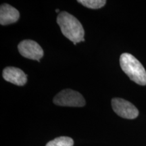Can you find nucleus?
<instances>
[{"label":"nucleus","mask_w":146,"mask_h":146,"mask_svg":"<svg viewBox=\"0 0 146 146\" xmlns=\"http://www.w3.org/2000/svg\"><path fill=\"white\" fill-rule=\"evenodd\" d=\"M57 23L61 31L67 39L74 45L85 41V31L77 18L66 12H60L57 17Z\"/></svg>","instance_id":"nucleus-1"},{"label":"nucleus","mask_w":146,"mask_h":146,"mask_svg":"<svg viewBox=\"0 0 146 146\" xmlns=\"http://www.w3.org/2000/svg\"><path fill=\"white\" fill-rule=\"evenodd\" d=\"M112 106L114 112L123 118L135 119L139 115L137 108L131 102L122 98H113Z\"/></svg>","instance_id":"nucleus-4"},{"label":"nucleus","mask_w":146,"mask_h":146,"mask_svg":"<svg viewBox=\"0 0 146 146\" xmlns=\"http://www.w3.org/2000/svg\"><path fill=\"white\" fill-rule=\"evenodd\" d=\"M20 17L19 12L8 3L1 5L0 8V24L8 25L18 21Z\"/></svg>","instance_id":"nucleus-7"},{"label":"nucleus","mask_w":146,"mask_h":146,"mask_svg":"<svg viewBox=\"0 0 146 146\" xmlns=\"http://www.w3.org/2000/svg\"><path fill=\"white\" fill-rule=\"evenodd\" d=\"M74 141L68 137H60L48 142L46 146H73Z\"/></svg>","instance_id":"nucleus-8"},{"label":"nucleus","mask_w":146,"mask_h":146,"mask_svg":"<svg viewBox=\"0 0 146 146\" xmlns=\"http://www.w3.org/2000/svg\"><path fill=\"white\" fill-rule=\"evenodd\" d=\"M78 3L90 9H99L104 7L106 3L105 0H78Z\"/></svg>","instance_id":"nucleus-9"},{"label":"nucleus","mask_w":146,"mask_h":146,"mask_svg":"<svg viewBox=\"0 0 146 146\" xmlns=\"http://www.w3.org/2000/svg\"><path fill=\"white\" fill-rule=\"evenodd\" d=\"M2 75L5 81L18 86H23L27 81V74L21 69L16 67L5 68Z\"/></svg>","instance_id":"nucleus-6"},{"label":"nucleus","mask_w":146,"mask_h":146,"mask_svg":"<svg viewBox=\"0 0 146 146\" xmlns=\"http://www.w3.org/2000/svg\"><path fill=\"white\" fill-rule=\"evenodd\" d=\"M59 11H60V10H58V9H56V12H59Z\"/></svg>","instance_id":"nucleus-10"},{"label":"nucleus","mask_w":146,"mask_h":146,"mask_svg":"<svg viewBox=\"0 0 146 146\" xmlns=\"http://www.w3.org/2000/svg\"><path fill=\"white\" fill-rule=\"evenodd\" d=\"M54 103L60 106L83 107L85 105V100L78 91L70 89H64L54 97Z\"/></svg>","instance_id":"nucleus-3"},{"label":"nucleus","mask_w":146,"mask_h":146,"mask_svg":"<svg viewBox=\"0 0 146 146\" xmlns=\"http://www.w3.org/2000/svg\"><path fill=\"white\" fill-rule=\"evenodd\" d=\"M120 65L129 78L139 85H146V70L135 57L124 53L120 57Z\"/></svg>","instance_id":"nucleus-2"},{"label":"nucleus","mask_w":146,"mask_h":146,"mask_svg":"<svg viewBox=\"0 0 146 146\" xmlns=\"http://www.w3.org/2000/svg\"><path fill=\"white\" fill-rule=\"evenodd\" d=\"M18 49L23 57L39 62L43 56V50L41 47L33 40L27 39L22 41L18 45Z\"/></svg>","instance_id":"nucleus-5"}]
</instances>
